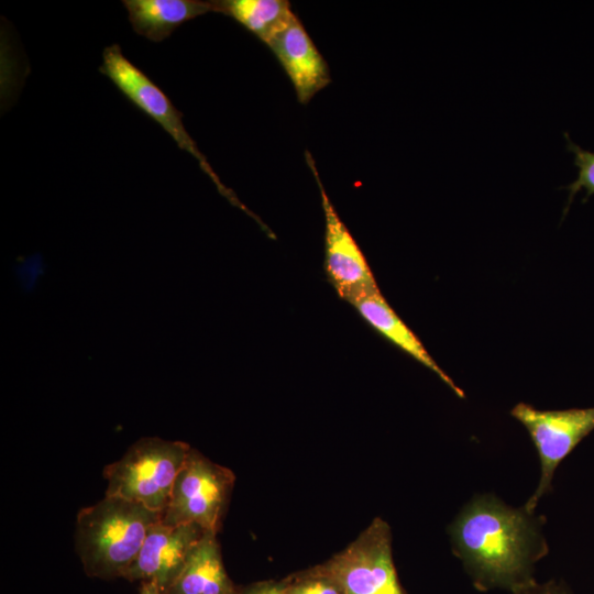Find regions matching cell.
<instances>
[{
	"label": "cell",
	"mask_w": 594,
	"mask_h": 594,
	"mask_svg": "<svg viewBox=\"0 0 594 594\" xmlns=\"http://www.w3.org/2000/svg\"><path fill=\"white\" fill-rule=\"evenodd\" d=\"M305 157L317 180L321 195L326 224L324 267L332 286L339 296L346 301L362 294L378 290L363 252L339 217L323 188L314 157L309 151H306Z\"/></svg>",
	"instance_id": "cell-8"
},
{
	"label": "cell",
	"mask_w": 594,
	"mask_h": 594,
	"mask_svg": "<svg viewBox=\"0 0 594 594\" xmlns=\"http://www.w3.org/2000/svg\"><path fill=\"white\" fill-rule=\"evenodd\" d=\"M162 514L118 496L105 495L79 510L75 549L89 576L124 578Z\"/></svg>",
	"instance_id": "cell-2"
},
{
	"label": "cell",
	"mask_w": 594,
	"mask_h": 594,
	"mask_svg": "<svg viewBox=\"0 0 594 594\" xmlns=\"http://www.w3.org/2000/svg\"><path fill=\"white\" fill-rule=\"evenodd\" d=\"M286 594H344L317 565L282 581Z\"/></svg>",
	"instance_id": "cell-15"
},
{
	"label": "cell",
	"mask_w": 594,
	"mask_h": 594,
	"mask_svg": "<svg viewBox=\"0 0 594 594\" xmlns=\"http://www.w3.org/2000/svg\"><path fill=\"white\" fill-rule=\"evenodd\" d=\"M134 32L151 42H162L185 22L218 12L217 0H123Z\"/></svg>",
	"instance_id": "cell-12"
},
{
	"label": "cell",
	"mask_w": 594,
	"mask_h": 594,
	"mask_svg": "<svg viewBox=\"0 0 594 594\" xmlns=\"http://www.w3.org/2000/svg\"><path fill=\"white\" fill-rule=\"evenodd\" d=\"M564 136L568 143V150L574 156V165L579 168L575 180L566 186V189L570 193L569 202L565 208L566 212L569 205L580 189L585 190L584 201L594 195V152L580 147L570 139L568 133H564Z\"/></svg>",
	"instance_id": "cell-16"
},
{
	"label": "cell",
	"mask_w": 594,
	"mask_h": 594,
	"mask_svg": "<svg viewBox=\"0 0 594 594\" xmlns=\"http://www.w3.org/2000/svg\"><path fill=\"white\" fill-rule=\"evenodd\" d=\"M140 594H163L162 590L154 583H142V590Z\"/></svg>",
	"instance_id": "cell-19"
},
{
	"label": "cell",
	"mask_w": 594,
	"mask_h": 594,
	"mask_svg": "<svg viewBox=\"0 0 594 594\" xmlns=\"http://www.w3.org/2000/svg\"><path fill=\"white\" fill-rule=\"evenodd\" d=\"M190 449L186 442L157 437L138 440L119 460L103 469L106 495L163 514Z\"/></svg>",
	"instance_id": "cell-3"
},
{
	"label": "cell",
	"mask_w": 594,
	"mask_h": 594,
	"mask_svg": "<svg viewBox=\"0 0 594 594\" xmlns=\"http://www.w3.org/2000/svg\"><path fill=\"white\" fill-rule=\"evenodd\" d=\"M240 594H286L283 583L261 582L245 588Z\"/></svg>",
	"instance_id": "cell-18"
},
{
	"label": "cell",
	"mask_w": 594,
	"mask_h": 594,
	"mask_svg": "<svg viewBox=\"0 0 594 594\" xmlns=\"http://www.w3.org/2000/svg\"><path fill=\"white\" fill-rule=\"evenodd\" d=\"M290 78L300 103L330 81L328 64L296 15L267 45Z\"/></svg>",
	"instance_id": "cell-10"
},
{
	"label": "cell",
	"mask_w": 594,
	"mask_h": 594,
	"mask_svg": "<svg viewBox=\"0 0 594 594\" xmlns=\"http://www.w3.org/2000/svg\"><path fill=\"white\" fill-rule=\"evenodd\" d=\"M234 481L231 470L191 448L161 520L167 525L196 524L218 534Z\"/></svg>",
	"instance_id": "cell-4"
},
{
	"label": "cell",
	"mask_w": 594,
	"mask_h": 594,
	"mask_svg": "<svg viewBox=\"0 0 594 594\" xmlns=\"http://www.w3.org/2000/svg\"><path fill=\"white\" fill-rule=\"evenodd\" d=\"M217 7L266 45L296 16L286 0H217Z\"/></svg>",
	"instance_id": "cell-14"
},
{
	"label": "cell",
	"mask_w": 594,
	"mask_h": 594,
	"mask_svg": "<svg viewBox=\"0 0 594 594\" xmlns=\"http://www.w3.org/2000/svg\"><path fill=\"white\" fill-rule=\"evenodd\" d=\"M377 332L437 374L459 397L464 393L441 370L411 329L397 316L380 289L362 294L349 301Z\"/></svg>",
	"instance_id": "cell-11"
},
{
	"label": "cell",
	"mask_w": 594,
	"mask_h": 594,
	"mask_svg": "<svg viewBox=\"0 0 594 594\" xmlns=\"http://www.w3.org/2000/svg\"><path fill=\"white\" fill-rule=\"evenodd\" d=\"M222 562L217 532L207 531L163 594H240Z\"/></svg>",
	"instance_id": "cell-13"
},
{
	"label": "cell",
	"mask_w": 594,
	"mask_h": 594,
	"mask_svg": "<svg viewBox=\"0 0 594 594\" xmlns=\"http://www.w3.org/2000/svg\"><path fill=\"white\" fill-rule=\"evenodd\" d=\"M543 517L513 508L494 496L470 502L450 526L455 554L475 586L512 592L534 581V564L548 552Z\"/></svg>",
	"instance_id": "cell-1"
},
{
	"label": "cell",
	"mask_w": 594,
	"mask_h": 594,
	"mask_svg": "<svg viewBox=\"0 0 594 594\" xmlns=\"http://www.w3.org/2000/svg\"><path fill=\"white\" fill-rule=\"evenodd\" d=\"M529 432L541 462V477L525 508L534 513L539 499L551 491L559 463L594 430V407L539 410L519 403L510 411Z\"/></svg>",
	"instance_id": "cell-7"
},
{
	"label": "cell",
	"mask_w": 594,
	"mask_h": 594,
	"mask_svg": "<svg viewBox=\"0 0 594 594\" xmlns=\"http://www.w3.org/2000/svg\"><path fill=\"white\" fill-rule=\"evenodd\" d=\"M344 594H404L392 554V532L380 517L343 550L317 565Z\"/></svg>",
	"instance_id": "cell-6"
},
{
	"label": "cell",
	"mask_w": 594,
	"mask_h": 594,
	"mask_svg": "<svg viewBox=\"0 0 594 594\" xmlns=\"http://www.w3.org/2000/svg\"><path fill=\"white\" fill-rule=\"evenodd\" d=\"M99 72L139 110L158 123L176 142L199 163L200 168L217 185L219 191L234 205H240L235 196L220 182L216 172L199 151L183 123V113L168 96L135 64L123 54L120 45L111 44L102 52Z\"/></svg>",
	"instance_id": "cell-5"
},
{
	"label": "cell",
	"mask_w": 594,
	"mask_h": 594,
	"mask_svg": "<svg viewBox=\"0 0 594 594\" xmlns=\"http://www.w3.org/2000/svg\"><path fill=\"white\" fill-rule=\"evenodd\" d=\"M512 594H571V592L562 583L550 581L541 585L532 582L513 591Z\"/></svg>",
	"instance_id": "cell-17"
},
{
	"label": "cell",
	"mask_w": 594,
	"mask_h": 594,
	"mask_svg": "<svg viewBox=\"0 0 594 594\" xmlns=\"http://www.w3.org/2000/svg\"><path fill=\"white\" fill-rule=\"evenodd\" d=\"M206 532L196 524L167 525L160 519L150 529L124 579L154 583L164 592Z\"/></svg>",
	"instance_id": "cell-9"
}]
</instances>
